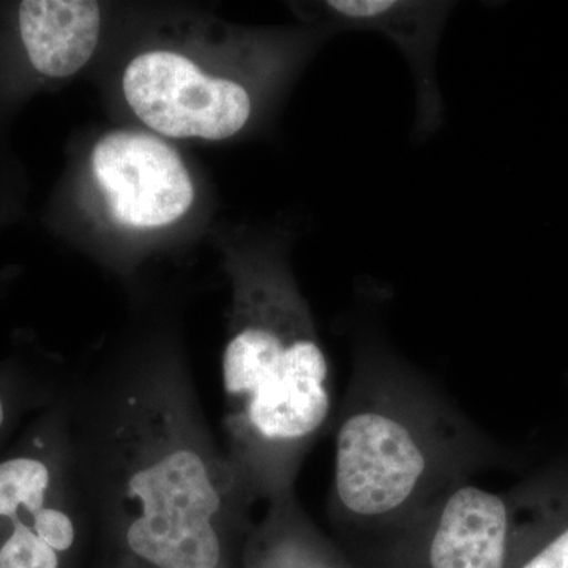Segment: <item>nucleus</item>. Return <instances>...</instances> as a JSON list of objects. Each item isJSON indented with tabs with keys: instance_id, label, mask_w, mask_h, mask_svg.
I'll return each mask as SVG.
<instances>
[{
	"instance_id": "1",
	"label": "nucleus",
	"mask_w": 568,
	"mask_h": 568,
	"mask_svg": "<svg viewBox=\"0 0 568 568\" xmlns=\"http://www.w3.org/2000/svg\"><path fill=\"white\" fill-rule=\"evenodd\" d=\"M71 454L114 568H230L242 477L181 372L84 388Z\"/></svg>"
},
{
	"instance_id": "4",
	"label": "nucleus",
	"mask_w": 568,
	"mask_h": 568,
	"mask_svg": "<svg viewBox=\"0 0 568 568\" xmlns=\"http://www.w3.org/2000/svg\"><path fill=\"white\" fill-rule=\"evenodd\" d=\"M91 173L112 222L129 231L171 226L190 212L194 185L174 148L156 134L115 130L91 153Z\"/></svg>"
},
{
	"instance_id": "10",
	"label": "nucleus",
	"mask_w": 568,
	"mask_h": 568,
	"mask_svg": "<svg viewBox=\"0 0 568 568\" xmlns=\"http://www.w3.org/2000/svg\"><path fill=\"white\" fill-rule=\"evenodd\" d=\"M521 568H568V529L537 552Z\"/></svg>"
},
{
	"instance_id": "5",
	"label": "nucleus",
	"mask_w": 568,
	"mask_h": 568,
	"mask_svg": "<svg viewBox=\"0 0 568 568\" xmlns=\"http://www.w3.org/2000/svg\"><path fill=\"white\" fill-rule=\"evenodd\" d=\"M62 474L48 459L20 455L0 463V568H63L92 529L84 499L67 503Z\"/></svg>"
},
{
	"instance_id": "2",
	"label": "nucleus",
	"mask_w": 568,
	"mask_h": 568,
	"mask_svg": "<svg viewBox=\"0 0 568 568\" xmlns=\"http://www.w3.org/2000/svg\"><path fill=\"white\" fill-rule=\"evenodd\" d=\"M222 377L230 459L239 476L245 459L290 450L328 416L327 357L275 254L239 261Z\"/></svg>"
},
{
	"instance_id": "8",
	"label": "nucleus",
	"mask_w": 568,
	"mask_h": 568,
	"mask_svg": "<svg viewBox=\"0 0 568 568\" xmlns=\"http://www.w3.org/2000/svg\"><path fill=\"white\" fill-rule=\"evenodd\" d=\"M18 29L32 69L41 77L65 80L95 54L102 9L88 0H26L18 9Z\"/></svg>"
},
{
	"instance_id": "9",
	"label": "nucleus",
	"mask_w": 568,
	"mask_h": 568,
	"mask_svg": "<svg viewBox=\"0 0 568 568\" xmlns=\"http://www.w3.org/2000/svg\"><path fill=\"white\" fill-rule=\"evenodd\" d=\"M508 514L499 496L459 488L443 508L429 548L432 568H504Z\"/></svg>"
},
{
	"instance_id": "6",
	"label": "nucleus",
	"mask_w": 568,
	"mask_h": 568,
	"mask_svg": "<svg viewBox=\"0 0 568 568\" xmlns=\"http://www.w3.org/2000/svg\"><path fill=\"white\" fill-rule=\"evenodd\" d=\"M425 469V455L413 433L384 414H355L336 436V496L358 517H381L402 507Z\"/></svg>"
},
{
	"instance_id": "11",
	"label": "nucleus",
	"mask_w": 568,
	"mask_h": 568,
	"mask_svg": "<svg viewBox=\"0 0 568 568\" xmlns=\"http://www.w3.org/2000/svg\"><path fill=\"white\" fill-rule=\"evenodd\" d=\"M7 420V407L6 402H3L2 395H0V429L6 425Z\"/></svg>"
},
{
	"instance_id": "3",
	"label": "nucleus",
	"mask_w": 568,
	"mask_h": 568,
	"mask_svg": "<svg viewBox=\"0 0 568 568\" xmlns=\"http://www.w3.org/2000/svg\"><path fill=\"white\" fill-rule=\"evenodd\" d=\"M283 65L284 58L234 77L211 73L181 52L152 50L126 65L122 92L133 114L160 136L224 141L248 129Z\"/></svg>"
},
{
	"instance_id": "7",
	"label": "nucleus",
	"mask_w": 568,
	"mask_h": 568,
	"mask_svg": "<svg viewBox=\"0 0 568 568\" xmlns=\"http://www.w3.org/2000/svg\"><path fill=\"white\" fill-rule=\"evenodd\" d=\"M323 10L338 26L383 33L395 41L416 73L417 133L439 129L443 100L436 84L435 58L452 3L331 0L323 3Z\"/></svg>"
}]
</instances>
